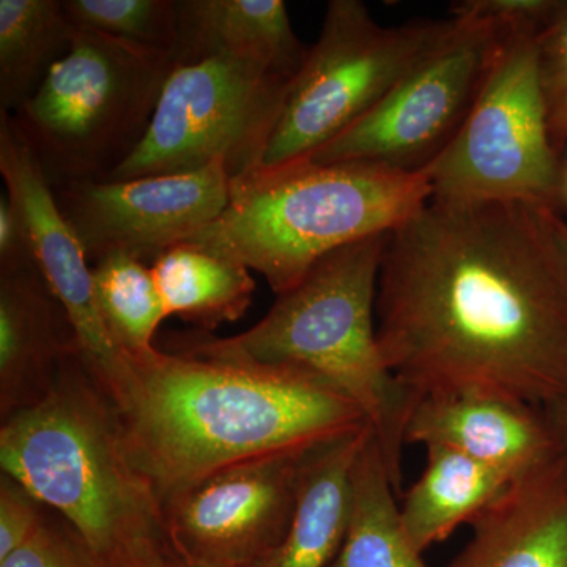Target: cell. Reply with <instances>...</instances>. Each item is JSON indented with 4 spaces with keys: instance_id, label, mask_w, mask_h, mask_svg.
<instances>
[{
    "instance_id": "obj_3",
    "label": "cell",
    "mask_w": 567,
    "mask_h": 567,
    "mask_svg": "<svg viewBox=\"0 0 567 567\" xmlns=\"http://www.w3.org/2000/svg\"><path fill=\"white\" fill-rule=\"evenodd\" d=\"M0 466L61 514L103 567L167 546L162 502L133 464L117 412L80 353L63 361L43 401L2 421Z\"/></svg>"
},
{
    "instance_id": "obj_28",
    "label": "cell",
    "mask_w": 567,
    "mask_h": 567,
    "mask_svg": "<svg viewBox=\"0 0 567 567\" xmlns=\"http://www.w3.org/2000/svg\"><path fill=\"white\" fill-rule=\"evenodd\" d=\"M558 6L559 0H464L453 3L451 14L494 22L498 28L543 29Z\"/></svg>"
},
{
    "instance_id": "obj_30",
    "label": "cell",
    "mask_w": 567,
    "mask_h": 567,
    "mask_svg": "<svg viewBox=\"0 0 567 567\" xmlns=\"http://www.w3.org/2000/svg\"><path fill=\"white\" fill-rule=\"evenodd\" d=\"M174 555L169 546H153L132 555L112 567H173Z\"/></svg>"
},
{
    "instance_id": "obj_1",
    "label": "cell",
    "mask_w": 567,
    "mask_h": 567,
    "mask_svg": "<svg viewBox=\"0 0 567 567\" xmlns=\"http://www.w3.org/2000/svg\"><path fill=\"white\" fill-rule=\"evenodd\" d=\"M528 203L431 199L388 235L377 339L413 394L567 399V235Z\"/></svg>"
},
{
    "instance_id": "obj_15",
    "label": "cell",
    "mask_w": 567,
    "mask_h": 567,
    "mask_svg": "<svg viewBox=\"0 0 567 567\" xmlns=\"http://www.w3.org/2000/svg\"><path fill=\"white\" fill-rule=\"evenodd\" d=\"M80 353L65 309L35 264L0 270L2 421L51 393L63 361Z\"/></svg>"
},
{
    "instance_id": "obj_5",
    "label": "cell",
    "mask_w": 567,
    "mask_h": 567,
    "mask_svg": "<svg viewBox=\"0 0 567 567\" xmlns=\"http://www.w3.org/2000/svg\"><path fill=\"white\" fill-rule=\"evenodd\" d=\"M431 197L425 171L298 163L234 182L223 215L186 241L262 275L278 297L336 249L394 233Z\"/></svg>"
},
{
    "instance_id": "obj_8",
    "label": "cell",
    "mask_w": 567,
    "mask_h": 567,
    "mask_svg": "<svg viewBox=\"0 0 567 567\" xmlns=\"http://www.w3.org/2000/svg\"><path fill=\"white\" fill-rule=\"evenodd\" d=\"M450 24L451 20L420 21L385 28L364 2L331 0L319 39L290 82L281 115L254 174L305 162L346 132L385 99Z\"/></svg>"
},
{
    "instance_id": "obj_17",
    "label": "cell",
    "mask_w": 567,
    "mask_h": 567,
    "mask_svg": "<svg viewBox=\"0 0 567 567\" xmlns=\"http://www.w3.org/2000/svg\"><path fill=\"white\" fill-rule=\"evenodd\" d=\"M308 52L282 0H178L174 62L224 55L293 80Z\"/></svg>"
},
{
    "instance_id": "obj_16",
    "label": "cell",
    "mask_w": 567,
    "mask_h": 567,
    "mask_svg": "<svg viewBox=\"0 0 567 567\" xmlns=\"http://www.w3.org/2000/svg\"><path fill=\"white\" fill-rule=\"evenodd\" d=\"M446 567H567V450L517 477Z\"/></svg>"
},
{
    "instance_id": "obj_29",
    "label": "cell",
    "mask_w": 567,
    "mask_h": 567,
    "mask_svg": "<svg viewBox=\"0 0 567 567\" xmlns=\"http://www.w3.org/2000/svg\"><path fill=\"white\" fill-rule=\"evenodd\" d=\"M33 264L28 233L10 197H0V270Z\"/></svg>"
},
{
    "instance_id": "obj_7",
    "label": "cell",
    "mask_w": 567,
    "mask_h": 567,
    "mask_svg": "<svg viewBox=\"0 0 567 567\" xmlns=\"http://www.w3.org/2000/svg\"><path fill=\"white\" fill-rule=\"evenodd\" d=\"M540 29L503 28L468 117L425 167L431 199L528 203L559 212L566 163L554 147L537 63Z\"/></svg>"
},
{
    "instance_id": "obj_2",
    "label": "cell",
    "mask_w": 567,
    "mask_h": 567,
    "mask_svg": "<svg viewBox=\"0 0 567 567\" xmlns=\"http://www.w3.org/2000/svg\"><path fill=\"white\" fill-rule=\"evenodd\" d=\"M128 358L114 399L133 464L167 498L227 466L312 450L369 425L352 399L303 369L185 353Z\"/></svg>"
},
{
    "instance_id": "obj_27",
    "label": "cell",
    "mask_w": 567,
    "mask_h": 567,
    "mask_svg": "<svg viewBox=\"0 0 567 567\" xmlns=\"http://www.w3.org/2000/svg\"><path fill=\"white\" fill-rule=\"evenodd\" d=\"M41 503L13 477H0V561L31 539L43 522Z\"/></svg>"
},
{
    "instance_id": "obj_4",
    "label": "cell",
    "mask_w": 567,
    "mask_h": 567,
    "mask_svg": "<svg viewBox=\"0 0 567 567\" xmlns=\"http://www.w3.org/2000/svg\"><path fill=\"white\" fill-rule=\"evenodd\" d=\"M388 235L324 256L245 333H199L177 353L303 369L338 388L364 413L401 494L405 427L416 399L388 369L377 339V293Z\"/></svg>"
},
{
    "instance_id": "obj_6",
    "label": "cell",
    "mask_w": 567,
    "mask_h": 567,
    "mask_svg": "<svg viewBox=\"0 0 567 567\" xmlns=\"http://www.w3.org/2000/svg\"><path fill=\"white\" fill-rule=\"evenodd\" d=\"M173 65L169 52L74 28L69 51L10 114L52 188L103 181L132 155Z\"/></svg>"
},
{
    "instance_id": "obj_24",
    "label": "cell",
    "mask_w": 567,
    "mask_h": 567,
    "mask_svg": "<svg viewBox=\"0 0 567 567\" xmlns=\"http://www.w3.org/2000/svg\"><path fill=\"white\" fill-rule=\"evenodd\" d=\"M73 28L169 52L178 41V0H62Z\"/></svg>"
},
{
    "instance_id": "obj_31",
    "label": "cell",
    "mask_w": 567,
    "mask_h": 567,
    "mask_svg": "<svg viewBox=\"0 0 567 567\" xmlns=\"http://www.w3.org/2000/svg\"><path fill=\"white\" fill-rule=\"evenodd\" d=\"M544 412H546L548 421L554 425L559 442H561V445L567 450V399H563V401L546 406Z\"/></svg>"
},
{
    "instance_id": "obj_25",
    "label": "cell",
    "mask_w": 567,
    "mask_h": 567,
    "mask_svg": "<svg viewBox=\"0 0 567 567\" xmlns=\"http://www.w3.org/2000/svg\"><path fill=\"white\" fill-rule=\"evenodd\" d=\"M537 63L546 100L548 128L559 155L567 145V0L537 35Z\"/></svg>"
},
{
    "instance_id": "obj_22",
    "label": "cell",
    "mask_w": 567,
    "mask_h": 567,
    "mask_svg": "<svg viewBox=\"0 0 567 567\" xmlns=\"http://www.w3.org/2000/svg\"><path fill=\"white\" fill-rule=\"evenodd\" d=\"M62 0H0V111L13 114L69 51Z\"/></svg>"
},
{
    "instance_id": "obj_14",
    "label": "cell",
    "mask_w": 567,
    "mask_h": 567,
    "mask_svg": "<svg viewBox=\"0 0 567 567\" xmlns=\"http://www.w3.org/2000/svg\"><path fill=\"white\" fill-rule=\"evenodd\" d=\"M405 445L450 447L513 480L566 450L544 409L483 391L421 398L406 421Z\"/></svg>"
},
{
    "instance_id": "obj_11",
    "label": "cell",
    "mask_w": 567,
    "mask_h": 567,
    "mask_svg": "<svg viewBox=\"0 0 567 567\" xmlns=\"http://www.w3.org/2000/svg\"><path fill=\"white\" fill-rule=\"evenodd\" d=\"M315 450L240 462L167 498L164 536L174 557L197 567L267 561L290 527L301 470Z\"/></svg>"
},
{
    "instance_id": "obj_26",
    "label": "cell",
    "mask_w": 567,
    "mask_h": 567,
    "mask_svg": "<svg viewBox=\"0 0 567 567\" xmlns=\"http://www.w3.org/2000/svg\"><path fill=\"white\" fill-rule=\"evenodd\" d=\"M0 567H103L92 557L74 532H62L43 518L28 543L22 544Z\"/></svg>"
},
{
    "instance_id": "obj_12",
    "label": "cell",
    "mask_w": 567,
    "mask_h": 567,
    "mask_svg": "<svg viewBox=\"0 0 567 567\" xmlns=\"http://www.w3.org/2000/svg\"><path fill=\"white\" fill-rule=\"evenodd\" d=\"M55 204L89 262L112 252L152 259L218 219L230 203L233 178L223 162L186 174L132 181L66 182Z\"/></svg>"
},
{
    "instance_id": "obj_23",
    "label": "cell",
    "mask_w": 567,
    "mask_h": 567,
    "mask_svg": "<svg viewBox=\"0 0 567 567\" xmlns=\"http://www.w3.org/2000/svg\"><path fill=\"white\" fill-rule=\"evenodd\" d=\"M96 303L112 341L126 357L151 352L167 319L152 268L128 252H112L92 267Z\"/></svg>"
},
{
    "instance_id": "obj_10",
    "label": "cell",
    "mask_w": 567,
    "mask_h": 567,
    "mask_svg": "<svg viewBox=\"0 0 567 567\" xmlns=\"http://www.w3.org/2000/svg\"><path fill=\"white\" fill-rule=\"evenodd\" d=\"M502 33L494 22L451 17L445 35L382 102L301 163L424 171L461 132Z\"/></svg>"
},
{
    "instance_id": "obj_9",
    "label": "cell",
    "mask_w": 567,
    "mask_h": 567,
    "mask_svg": "<svg viewBox=\"0 0 567 567\" xmlns=\"http://www.w3.org/2000/svg\"><path fill=\"white\" fill-rule=\"evenodd\" d=\"M290 78L237 59L174 62L147 133L103 182L186 174L223 162L234 182L259 169Z\"/></svg>"
},
{
    "instance_id": "obj_13",
    "label": "cell",
    "mask_w": 567,
    "mask_h": 567,
    "mask_svg": "<svg viewBox=\"0 0 567 567\" xmlns=\"http://www.w3.org/2000/svg\"><path fill=\"white\" fill-rule=\"evenodd\" d=\"M0 174L7 196L24 223L33 264L69 316L82 363L114 402L128 380V358L112 341L100 315L91 262L76 234L59 210L39 159L14 128L9 112L3 111Z\"/></svg>"
},
{
    "instance_id": "obj_21",
    "label": "cell",
    "mask_w": 567,
    "mask_h": 567,
    "mask_svg": "<svg viewBox=\"0 0 567 567\" xmlns=\"http://www.w3.org/2000/svg\"><path fill=\"white\" fill-rule=\"evenodd\" d=\"M398 495L371 431L353 466L344 543L328 567H431L406 536Z\"/></svg>"
},
{
    "instance_id": "obj_34",
    "label": "cell",
    "mask_w": 567,
    "mask_h": 567,
    "mask_svg": "<svg viewBox=\"0 0 567 567\" xmlns=\"http://www.w3.org/2000/svg\"><path fill=\"white\" fill-rule=\"evenodd\" d=\"M565 230H566V235H567V223H565Z\"/></svg>"
},
{
    "instance_id": "obj_18",
    "label": "cell",
    "mask_w": 567,
    "mask_h": 567,
    "mask_svg": "<svg viewBox=\"0 0 567 567\" xmlns=\"http://www.w3.org/2000/svg\"><path fill=\"white\" fill-rule=\"evenodd\" d=\"M371 425L316 447L306 458L290 527L259 567H328L344 543L352 507V475Z\"/></svg>"
},
{
    "instance_id": "obj_33",
    "label": "cell",
    "mask_w": 567,
    "mask_h": 567,
    "mask_svg": "<svg viewBox=\"0 0 567 567\" xmlns=\"http://www.w3.org/2000/svg\"><path fill=\"white\" fill-rule=\"evenodd\" d=\"M173 567H197L192 565H186V563L181 561V559H177L174 557Z\"/></svg>"
},
{
    "instance_id": "obj_32",
    "label": "cell",
    "mask_w": 567,
    "mask_h": 567,
    "mask_svg": "<svg viewBox=\"0 0 567 567\" xmlns=\"http://www.w3.org/2000/svg\"><path fill=\"white\" fill-rule=\"evenodd\" d=\"M567 205V163L565 167V174H563V207Z\"/></svg>"
},
{
    "instance_id": "obj_20",
    "label": "cell",
    "mask_w": 567,
    "mask_h": 567,
    "mask_svg": "<svg viewBox=\"0 0 567 567\" xmlns=\"http://www.w3.org/2000/svg\"><path fill=\"white\" fill-rule=\"evenodd\" d=\"M151 268L167 316L181 317L199 333L237 322L256 292L248 267L188 241L158 254Z\"/></svg>"
},
{
    "instance_id": "obj_19",
    "label": "cell",
    "mask_w": 567,
    "mask_h": 567,
    "mask_svg": "<svg viewBox=\"0 0 567 567\" xmlns=\"http://www.w3.org/2000/svg\"><path fill=\"white\" fill-rule=\"evenodd\" d=\"M427 464L402 495L401 518L420 554L470 525L505 494L513 477L445 446H429Z\"/></svg>"
}]
</instances>
